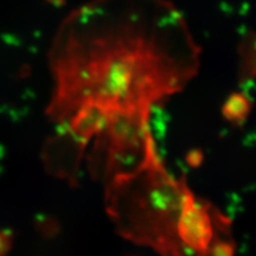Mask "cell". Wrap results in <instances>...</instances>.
Listing matches in <instances>:
<instances>
[{
	"mask_svg": "<svg viewBox=\"0 0 256 256\" xmlns=\"http://www.w3.org/2000/svg\"><path fill=\"white\" fill-rule=\"evenodd\" d=\"M200 46L170 0H90L60 25L48 54L46 114L60 145L126 152L152 136V107L182 92Z\"/></svg>",
	"mask_w": 256,
	"mask_h": 256,
	"instance_id": "cell-1",
	"label": "cell"
}]
</instances>
